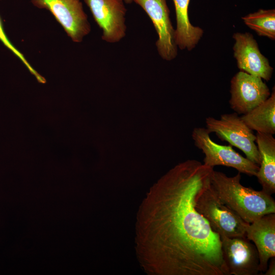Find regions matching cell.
Instances as JSON below:
<instances>
[{"instance_id": "cell-1", "label": "cell", "mask_w": 275, "mask_h": 275, "mask_svg": "<svg viewBox=\"0 0 275 275\" xmlns=\"http://www.w3.org/2000/svg\"><path fill=\"white\" fill-rule=\"evenodd\" d=\"M213 168L195 159L170 170L150 188L138 211L135 250L153 275H229L219 235L196 208Z\"/></svg>"}, {"instance_id": "cell-2", "label": "cell", "mask_w": 275, "mask_h": 275, "mask_svg": "<svg viewBox=\"0 0 275 275\" xmlns=\"http://www.w3.org/2000/svg\"><path fill=\"white\" fill-rule=\"evenodd\" d=\"M241 177L239 172L228 177L213 170L211 186L220 201L247 223L265 214L275 213V201L271 195L242 185Z\"/></svg>"}, {"instance_id": "cell-3", "label": "cell", "mask_w": 275, "mask_h": 275, "mask_svg": "<svg viewBox=\"0 0 275 275\" xmlns=\"http://www.w3.org/2000/svg\"><path fill=\"white\" fill-rule=\"evenodd\" d=\"M196 208L219 236L246 237V228L249 223L220 201L211 183L198 197Z\"/></svg>"}, {"instance_id": "cell-4", "label": "cell", "mask_w": 275, "mask_h": 275, "mask_svg": "<svg viewBox=\"0 0 275 275\" xmlns=\"http://www.w3.org/2000/svg\"><path fill=\"white\" fill-rule=\"evenodd\" d=\"M208 131L215 134L222 140L228 142L245 155L246 157L259 166L260 156L256 141V134L242 121L236 113L224 114L219 119L209 117L205 120Z\"/></svg>"}, {"instance_id": "cell-5", "label": "cell", "mask_w": 275, "mask_h": 275, "mask_svg": "<svg viewBox=\"0 0 275 275\" xmlns=\"http://www.w3.org/2000/svg\"><path fill=\"white\" fill-rule=\"evenodd\" d=\"M191 135L195 146L205 155L203 164L205 166L212 168L216 166L231 167L240 173L256 176L259 166L237 152L231 145L215 143L206 128H195Z\"/></svg>"}, {"instance_id": "cell-6", "label": "cell", "mask_w": 275, "mask_h": 275, "mask_svg": "<svg viewBox=\"0 0 275 275\" xmlns=\"http://www.w3.org/2000/svg\"><path fill=\"white\" fill-rule=\"evenodd\" d=\"M33 5L53 15L67 35L80 43L91 31V25L80 0H31Z\"/></svg>"}, {"instance_id": "cell-7", "label": "cell", "mask_w": 275, "mask_h": 275, "mask_svg": "<svg viewBox=\"0 0 275 275\" xmlns=\"http://www.w3.org/2000/svg\"><path fill=\"white\" fill-rule=\"evenodd\" d=\"M94 20L102 30V39L107 43L120 41L126 34L124 0H84Z\"/></svg>"}, {"instance_id": "cell-8", "label": "cell", "mask_w": 275, "mask_h": 275, "mask_svg": "<svg viewBox=\"0 0 275 275\" xmlns=\"http://www.w3.org/2000/svg\"><path fill=\"white\" fill-rule=\"evenodd\" d=\"M132 2L139 5L151 20L158 35L155 44L160 57L167 61L175 59L177 56L178 47L167 0H132Z\"/></svg>"}, {"instance_id": "cell-9", "label": "cell", "mask_w": 275, "mask_h": 275, "mask_svg": "<svg viewBox=\"0 0 275 275\" xmlns=\"http://www.w3.org/2000/svg\"><path fill=\"white\" fill-rule=\"evenodd\" d=\"M231 108L237 114H245L265 101L270 95L266 84L259 77L244 71L231 80Z\"/></svg>"}, {"instance_id": "cell-10", "label": "cell", "mask_w": 275, "mask_h": 275, "mask_svg": "<svg viewBox=\"0 0 275 275\" xmlns=\"http://www.w3.org/2000/svg\"><path fill=\"white\" fill-rule=\"evenodd\" d=\"M220 238L229 275H257L260 272L258 253L250 240L246 237Z\"/></svg>"}, {"instance_id": "cell-11", "label": "cell", "mask_w": 275, "mask_h": 275, "mask_svg": "<svg viewBox=\"0 0 275 275\" xmlns=\"http://www.w3.org/2000/svg\"><path fill=\"white\" fill-rule=\"evenodd\" d=\"M234 57L240 71L269 81L273 68L260 52L258 43L250 33H236L233 35Z\"/></svg>"}, {"instance_id": "cell-12", "label": "cell", "mask_w": 275, "mask_h": 275, "mask_svg": "<svg viewBox=\"0 0 275 275\" xmlns=\"http://www.w3.org/2000/svg\"><path fill=\"white\" fill-rule=\"evenodd\" d=\"M246 237L254 242L259 259V270L264 273L269 260L275 257V213L265 214L249 224Z\"/></svg>"}, {"instance_id": "cell-13", "label": "cell", "mask_w": 275, "mask_h": 275, "mask_svg": "<svg viewBox=\"0 0 275 275\" xmlns=\"http://www.w3.org/2000/svg\"><path fill=\"white\" fill-rule=\"evenodd\" d=\"M255 143L261 159L256 176L262 190L271 196L275 193V139L272 134L257 132Z\"/></svg>"}, {"instance_id": "cell-14", "label": "cell", "mask_w": 275, "mask_h": 275, "mask_svg": "<svg viewBox=\"0 0 275 275\" xmlns=\"http://www.w3.org/2000/svg\"><path fill=\"white\" fill-rule=\"evenodd\" d=\"M176 12V28L175 29L176 44L181 50L194 49L202 37L204 31L191 24L188 17L190 0H173Z\"/></svg>"}, {"instance_id": "cell-15", "label": "cell", "mask_w": 275, "mask_h": 275, "mask_svg": "<svg viewBox=\"0 0 275 275\" xmlns=\"http://www.w3.org/2000/svg\"><path fill=\"white\" fill-rule=\"evenodd\" d=\"M252 130L270 134L275 133V91L263 103L240 117Z\"/></svg>"}, {"instance_id": "cell-16", "label": "cell", "mask_w": 275, "mask_h": 275, "mask_svg": "<svg viewBox=\"0 0 275 275\" xmlns=\"http://www.w3.org/2000/svg\"><path fill=\"white\" fill-rule=\"evenodd\" d=\"M244 23L259 36L275 39V10L260 9L242 17Z\"/></svg>"}, {"instance_id": "cell-17", "label": "cell", "mask_w": 275, "mask_h": 275, "mask_svg": "<svg viewBox=\"0 0 275 275\" xmlns=\"http://www.w3.org/2000/svg\"><path fill=\"white\" fill-rule=\"evenodd\" d=\"M0 40L9 49H10L24 64V65L27 67L30 72L33 74L38 81L42 80L43 76L39 74L30 65L26 59L23 56L18 50H17L9 41L6 34H5L3 29L2 22L0 19Z\"/></svg>"}, {"instance_id": "cell-18", "label": "cell", "mask_w": 275, "mask_h": 275, "mask_svg": "<svg viewBox=\"0 0 275 275\" xmlns=\"http://www.w3.org/2000/svg\"><path fill=\"white\" fill-rule=\"evenodd\" d=\"M270 261L268 264L266 270L264 272L265 275H274L275 274V259L274 257L271 258Z\"/></svg>"}, {"instance_id": "cell-19", "label": "cell", "mask_w": 275, "mask_h": 275, "mask_svg": "<svg viewBox=\"0 0 275 275\" xmlns=\"http://www.w3.org/2000/svg\"><path fill=\"white\" fill-rule=\"evenodd\" d=\"M126 4H130L132 2V0H124Z\"/></svg>"}]
</instances>
